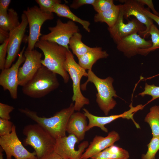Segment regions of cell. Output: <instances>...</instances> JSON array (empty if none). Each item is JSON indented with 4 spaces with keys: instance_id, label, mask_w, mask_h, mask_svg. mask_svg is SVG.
<instances>
[{
    "instance_id": "cell-21",
    "label": "cell",
    "mask_w": 159,
    "mask_h": 159,
    "mask_svg": "<svg viewBox=\"0 0 159 159\" xmlns=\"http://www.w3.org/2000/svg\"><path fill=\"white\" fill-rule=\"evenodd\" d=\"M53 13H55L59 16L66 18L74 22L80 24L86 31L90 32V22L81 19L75 15L65 4L61 3L56 4L53 8Z\"/></svg>"
},
{
    "instance_id": "cell-18",
    "label": "cell",
    "mask_w": 159,
    "mask_h": 159,
    "mask_svg": "<svg viewBox=\"0 0 159 159\" xmlns=\"http://www.w3.org/2000/svg\"><path fill=\"white\" fill-rule=\"evenodd\" d=\"M120 138L117 132L112 131L105 137L96 135L82 154V159H88L113 145Z\"/></svg>"
},
{
    "instance_id": "cell-14",
    "label": "cell",
    "mask_w": 159,
    "mask_h": 159,
    "mask_svg": "<svg viewBox=\"0 0 159 159\" xmlns=\"http://www.w3.org/2000/svg\"><path fill=\"white\" fill-rule=\"evenodd\" d=\"M130 107V109L123 113L117 115H113L106 116H99L95 115L91 113L87 109L83 108V113L89 120L86 131H87L92 128L96 127H99L104 132H107L108 130L105 126L113 121L120 118L131 119L137 128H139V125L134 121L133 117L134 113L142 109L144 106L140 105L133 107L131 103Z\"/></svg>"
},
{
    "instance_id": "cell-4",
    "label": "cell",
    "mask_w": 159,
    "mask_h": 159,
    "mask_svg": "<svg viewBox=\"0 0 159 159\" xmlns=\"http://www.w3.org/2000/svg\"><path fill=\"white\" fill-rule=\"evenodd\" d=\"M87 72V80L81 85V89L86 90L87 85L89 82L93 84L97 92L96 95V102L101 110L107 115L117 104L113 97H118L113 86L114 80L110 77L105 79L100 78L92 70H88Z\"/></svg>"
},
{
    "instance_id": "cell-2",
    "label": "cell",
    "mask_w": 159,
    "mask_h": 159,
    "mask_svg": "<svg viewBox=\"0 0 159 159\" xmlns=\"http://www.w3.org/2000/svg\"><path fill=\"white\" fill-rule=\"evenodd\" d=\"M35 47L43 52L44 58L42 59V65L52 72L60 75L65 83L69 81V76L65 70L64 65L66 58L68 50L56 43L39 39Z\"/></svg>"
},
{
    "instance_id": "cell-16",
    "label": "cell",
    "mask_w": 159,
    "mask_h": 159,
    "mask_svg": "<svg viewBox=\"0 0 159 159\" xmlns=\"http://www.w3.org/2000/svg\"><path fill=\"white\" fill-rule=\"evenodd\" d=\"M28 25L26 17L23 13L19 25L9 32V36L5 68L10 67L16 57Z\"/></svg>"
},
{
    "instance_id": "cell-32",
    "label": "cell",
    "mask_w": 159,
    "mask_h": 159,
    "mask_svg": "<svg viewBox=\"0 0 159 159\" xmlns=\"http://www.w3.org/2000/svg\"><path fill=\"white\" fill-rule=\"evenodd\" d=\"M14 125L13 123L9 120L0 118V136L11 133Z\"/></svg>"
},
{
    "instance_id": "cell-5",
    "label": "cell",
    "mask_w": 159,
    "mask_h": 159,
    "mask_svg": "<svg viewBox=\"0 0 159 159\" xmlns=\"http://www.w3.org/2000/svg\"><path fill=\"white\" fill-rule=\"evenodd\" d=\"M22 132L26 137L23 140L24 145L32 147L37 158L54 151L56 139L39 124L26 125Z\"/></svg>"
},
{
    "instance_id": "cell-6",
    "label": "cell",
    "mask_w": 159,
    "mask_h": 159,
    "mask_svg": "<svg viewBox=\"0 0 159 159\" xmlns=\"http://www.w3.org/2000/svg\"><path fill=\"white\" fill-rule=\"evenodd\" d=\"M64 67L72 81L73 95L72 100V102H74V110L80 111L85 105L90 104L89 99L82 94L80 85L81 78L84 76L87 77V72L76 62L73 54L69 50L67 51Z\"/></svg>"
},
{
    "instance_id": "cell-30",
    "label": "cell",
    "mask_w": 159,
    "mask_h": 159,
    "mask_svg": "<svg viewBox=\"0 0 159 159\" xmlns=\"http://www.w3.org/2000/svg\"><path fill=\"white\" fill-rule=\"evenodd\" d=\"M115 5L112 0H95L92 6L95 11L99 13L111 9Z\"/></svg>"
},
{
    "instance_id": "cell-31",
    "label": "cell",
    "mask_w": 159,
    "mask_h": 159,
    "mask_svg": "<svg viewBox=\"0 0 159 159\" xmlns=\"http://www.w3.org/2000/svg\"><path fill=\"white\" fill-rule=\"evenodd\" d=\"M146 95H149L152 97V99L148 103L159 98V86H155L154 84L149 85L146 83L144 90L140 93L138 95L143 97Z\"/></svg>"
},
{
    "instance_id": "cell-13",
    "label": "cell",
    "mask_w": 159,
    "mask_h": 159,
    "mask_svg": "<svg viewBox=\"0 0 159 159\" xmlns=\"http://www.w3.org/2000/svg\"><path fill=\"white\" fill-rule=\"evenodd\" d=\"M24 46L19 54L18 59L10 67L1 70L0 74V85L4 90L9 91L12 98H17L18 72L20 65L25 61V58L23 53L25 51Z\"/></svg>"
},
{
    "instance_id": "cell-29",
    "label": "cell",
    "mask_w": 159,
    "mask_h": 159,
    "mask_svg": "<svg viewBox=\"0 0 159 159\" xmlns=\"http://www.w3.org/2000/svg\"><path fill=\"white\" fill-rule=\"evenodd\" d=\"M35 1L39 5L41 10L46 13H53L55 5L61 3V1L59 0H36Z\"/></svg>"
},
{
    "instance_id": "cell-25",
    "label": "cell",
    "mask_w": 159,
    "mask_h": 159,
    "mask_svg": "<svg viewBox=\"0 0 159 159\" xmlns=\"http://www.w3.org/2000/svg\"><path fill=\"white\" fill-rule=\"evenodd\" d=\"M82 34L79 32H77L71 37L69 43V48L78 59L85 54L91 48L82 42Z\"/></svg>"
},
{
    "instance_id": "cell-24",
    "label": "cell",
    "mask_w": 159,
    "mask_h": 159,
    "mask_svg": "<svg viewBox=\"0 0 159 159\" xmlns=\"http://www.w3.org/2000/svg\"><path fill=\"white\" fill-rule=\"evenodd\" d=\"M18 14L12 8L8 11L0 12V28L9 32L18 27L20 24Z\"/></svg>"
},
{
    "instance_id": "cell-22",
    "label": "cell",
    "mask_w": 159,
    "mask_h": 159,
    "mask_svg": "<svg viewBox=\"0 0 159 159\" xmlns=\"http://www.w3.org/2000/svg\"><path fill=\"white\" fill-rule=\"evenodd\" d=\"M130 157L126 150L114 145L92 157L91 159H128Z\"/></svg>"
},
{
    "instance_id": "cell-23",
    "label": "cell",
    "mask_w": 159,
    "mask_h": 159,
    "mask_svg": "<svg viewBox=\"0 0 159 159\" xmlns=\"http://www.w3.org/2000/svg\"><path fill=\"white\" fill-rule=\"evenodd\" d=\"M120 5H115L111 9L96 14L94 16L95 22L105 23L108 28L113 26L118 19L120 11Z\"/></svg>"
},
{
    "instance_id": "cell-37",
    "label": "cell",
    "mask_w": 159,
    "mask_h": 159,
    "mask_svg": "<svg viewBox=\"0 0 159 159\" xmlns=\"http://www.w3.org/2000/svg\"><path fill=\"white\" fill-rule=\"evenodd\" d=\"M138 1L144 5H147L148 8H150L153 11V14L158 16H159V13L155 9L152 0H138Z\"/></svg>"
},
{
    "instance_id": "cell-20",
    "label": "cell",
    "mask_w": 159,
    "mask_h": 159,
    "mask_svg": "<svg viewBox=\"0 0 159 159\" xmlns=\"http://www.w3.org/2000/svg\"><path fill=\"white\" fill-rule=\"evenodd\" d=\"M109 54L100 47H91L85 54L78 59L79 64L85 70H92L93 65L99 59L107 58Z\"/></svg>"
},
{
    "instance_id": "cell-8",
    "label": "cell",
    "mask_w": 159,
    "mask_h": 159,
    "mask_svg": "<svg viewBox=\"0 0 159 159\" xmlns=\"http://www.w3.org/2000/svg\"><path fill=\"white\" fill-rule=\"evenodd\" d=\"M0 146L5 152L6 159H37L35 152H30L23 146L17 136L16 127L14 125L10 134L0 136Z\"/></svg>"
},
{
    "instance_id": "cell-39",
    "label": "cell",
    "mask_w": 159,
    "mask_h": 159,
    "mask_svg": "<svg viewBox=\"0 0 159 159\" xmlns=\"http://www.w3.org/2000/svg\"><path fill=\"white\" fill-rule=\"evenodd\" d=\"M9 36V31L0 28V43L1 44L8 39Z\"/></svg>"
},
{
    "instance_id": "cell-42",
    "label": "cell",
    "mask_w": 159,
    "mask_h": 159,
    "mask_svg": "<svg viewBox=\"0 0 159 159\" xmlns=\"http://www.w3.org/2000/svg\"><path fill=\"white\" fill-rule=\"evenodd\" d=\"M158 75H159V74H157V75H154V76H153V77H149V78H147V79H151V78H153V77H156L157 76H158Z\"/></svg>"
},
{
    "instance_id": "cell-15",
    "label": "cell",
    "mask_w": 159,
    "mask_h": 159,
    "mask_svg": "<svg viewBox=\"0 0 159 159\" xmlns=\"http://www.w3.org/2000/svg\"><path fill=\"white\" fill-rule=\"evenodd\" d=\"M24 54L25 61L19 68L18 72V85L22 87L32 78L42 65V54L38 51L26 49Z\"/></svg>"
},
{
    "instance_id": "cell-11",
    "label": "cell",
    "mask_w": 159,
    "mask_h": 159,
    "mask_svg": "<svg viewBox=\"0 0 159 159\" xmlns=\"http://www.w3.org/2000/svg\"><path fill=\"white\" fill-rule=\"evenodd\" d=\"M119 1L123 3L120 5L124 19L128 20L130 16H134L146 27V30L139 35L145 39L148 37L150 27L153 24V20L145 14L144 5L138 0H122Z\"/></svg>"
},
{
    "instance_id": "cell-34",
    "label": "cell",
    "mask_w": 159,
    "mask_h": 159,
    "mask_svg": "<svg viewBox=\"0 0 159 159\" xmlns=\"http://www.w3.org/2000/svg\"><path fill=\"white\" fill-rule=\"evenodd\" d=\"M14 109V107L6 104L0 103V118L9 120V114Z\"/></svg>"
},
{
    "instance_id": "cell-35",
    "label": "cell",
    "mask_w": 159,
    "mask_h": 159,
    "mask_svg": "<svg viewBox=\"0 0 159 159\" xmlns=\"http://www.w3.org/2000/svg\"><path fill=\"white\" fill-rule=\"evenodd\" d=\"M95 1V0H74L72 1L70 7L73 9H76L85 4L92 5Z\"/></svg>"
},
{
    "instance_id": "cell-10",
    "label": "cell",
    "mask_w": 159,
    "mask_h": 159,
    "mask_svg": "<svg viewBox=\"0 0 159 159\" xmlns=\"http://www.w3.org/2000/svg\"><path fill=\"white\" fill-rule=\"evenodd\" d=\"M79 141L74 135L69 134L56 139L54 151L63 159H82L81 157L85 149L89 146L87 141H84L76 150L75 145Z\"/></svg>"
},
{
    "instance_id": "cell-33",
    "label": "cell",
    "mask_w": 159,
    "mask_h": 159,
    "mask_svg": "<svg viewBox=\"0 0 159 159\" xmlns=\"http://www.w3.org/2000/svg\"><path fill=\"white\" fill-rule=\"evenodd\" d=\"M9 41L8 39L0 46V69L1 70L5 68Z\"/></svg>"
},
{
    "instance_id": "cell-41",
    "label": "cell",
    "mask_w": 159,
    "mask_h": 159,
    "mask_svg": "<svg viewBox=\"0 0 159 159\" xmlns=\"http://www.w3.org/2000/svg\"><path fill=\"white\" fill-rule=\"evenodd\" d=\"M4 151L2 148L0 146V159H4L3 152Z\"/></svg>"
},
{
    "instance_id": "cell-7",
    "label": "cell",
    "mask_w": 159,
    "mask_h": 159,
    "mask_svg": "<svg viewBox=\"0 0 159 159\" xmlns=\"http://www.w3.org/2000/svg\"><path fill=\"white\" fill-rule=\"evenodd\" d=\"M29 27V33L27 38L28 46L26 50L34 49L36 43L41 35L40 30L43 24L46 21L52 19L53 13H46L42 11L39 7L34 6L28 7L24 11Z\"/></svg>"
},
{
    "instance_id": "cell-9",
    "label": "cell",
    "mask_w": 159,
    "mask_h": 159,
    "mask_svg": "<svg viewBox=\"0 0 159 159\" xmlns=\"http://www.w3.org/2000/svg\"><path fill=\"white\" fill-rule=\"evenodd\" d=\"M56 22L55 26L48 27L50 32L42 35L40 39L56 43L69 50V40L74 34L79 32L78 26L71 20L64 23L58 19Z\"/></svg>"
},
{
    "instance_id": "cell-36",
    "label": "cell",
    "mask_w": 159,
    "mask_h": 159,
    "mask_svg": "<svg viewBox=\"0 0 159 159\" xmlns=\"http://www.w3.org/2000/svg\"><path fill=\"white\" fill-rule=\"evenodd\" d=\"M37 159H63L54 151L46 154Z\"/></svg>"
},
{
    "instance_id": "cell-17",
    "label": "cell",
    "mask_w": 159,
    "mask_h": 159,
    "mask_svg": "<svg viewBox=\"0 0 159 159\" xmlns=\"http://www.w3.org/2000/svg\"><path fill=\"white\" fill-rule=\"evenodd\" d=\"M116 44L118 50L130 58L138 54L139 49L150 47L152 43L151 40H146L138 33H135L124 37Z\"/></svg>"
},
{
    "instance_id": "cell-38",
    "label": "cell",
    "mask_w": 159,
    "mask_h": 159,
    "mask_svg": "<svg viewBox=\"0 0 159 159\" xmlns=\"http://www.w3.org/2000/svg\"><path fill=\"white\" fill-rule=\"evenodd\" d=\"M11 0H0V12L5 13L8 11Z\"/></svg>"
},
{
    "instance_id": "cell-27",
    "label": "cell",
    "mask_w": 159,
    "mask_h": 159,
    "mask_svg": "<svg viewBox=\"0 0 159 159\" xmlns=\"http://www.w3.org/2000/svg\"><path fill=\"white\" fill-rule=\"evenodd\" d=\"M149 33L151 36L152 46L148 49H139L138 54L146 56L150 52L159 49V29L153 24L151 26Z\"/></svg>"
},
{
    "instance_id": "cell-19",
    "label": "cell",
    "mask_w": 159,
    "mask_h": 159,
    "mask_svg": "<svg viewBox=\"0 0 159 159\" xmlns=\"http://www.w3.org/2000/svg\"><path fill=\"white\" fill-rule=\"evenodd\" d=\"M87 117L84 113L77 111L71 115L68 122L66 132L69 134L74 135L79 141L85 138L87 126Z\"/></svg>"
},
{
    "instance_id": "cell-40",
    "label": "cell",
    "mask_w": 159,
    "mask_h": 159,
    "mask_svg": "<svg viewBox=\"0 0 159 159\" xmlns=\"http://www.w3.org/2000/svg\"><path fill=\"white\" fill-rule=\"evenodd\" d=\"M145 14L150 17L153 21H155L159 26V16L156 15L151 12L148 10L145 9Z\"/></svg>"
},
{
    "instance_id": "cell-12",
    "label": "cell",
    "mask_w": 159,
    "mask_h": 159,
    "mask_svg": "<svg viewBox=\"0 0 159 159\" xmlns=\"http://www.w3.org/2000/svg\"><path fill=\"white\" fill-rule=\"evenodd\" d=\"M124 19L120 8L116 22L113 27L107 28L111 37L116 44L125 37L135 33L140 34L146 29L145 26L135 18L128 21L127 23L124 22Z\"/></svg>"
},
{
    "instance_id": "cell-3",
    "label": "cell",
    "mask_w": 159,
    "mask_h": 159,
    "mask_svg": "<svg viewBox=\"0 0 159 159\" xmlns=\"http://www.w3.org/2000/svg\"><path fill=\"white\" fill-rule=\"evenodd\" d=\"M57 74L44 66L39 69L32 78L22 86L24 94L34 98H42L58 87Z\"/></svg>"
},
{
    "instance_id": "cell-1",
    "label": "cell",
    "mask_w": 159,
    "mask_h": 159,
    "mask_svg": "<svg viewBox=\"0 0 159 159\" xmlns=\"http://www.w3.org/2000/svg\"><path fill=\"white\" fill-rule=\"evenodd\" d=\"M21 113L35 122L56 139L66 136L67 125L74 112V105L71 103L69 107L57 112L50 117H39L37 112L27 108H20Z\"/></svg>"
},
{
    "instance_id": "cell-26",
    "label": "cell",
    "mask_w": 159,
    "mask_h": 159,
    "mask_svg": "<svg viewBox=\"0 0 159 159\" xmlns=\"http://www.w3.org/2000/svg\"><path fill=\"white\" fill-rule=\"evenodd\" d=\"M150 126L153 137L159 136V106L151 107L144 120Z\"/></svg>"
},
{
    "instance_id": "cell-28",
    "label": "cell",
    "mask_w": 159,
    "mask_h": 159,
    "mask_svg": "<svg viewBox=\"0 0 159 159\" xmlns=\"http://www.w3.org/2000/svg\"><path fill=\"white\" fill-rule=\"evenodd\" d=\"M147 146V151L145 154L142 155V159H154L159 150V136L153 137Z\"/></svg>"
}]
</instances>
